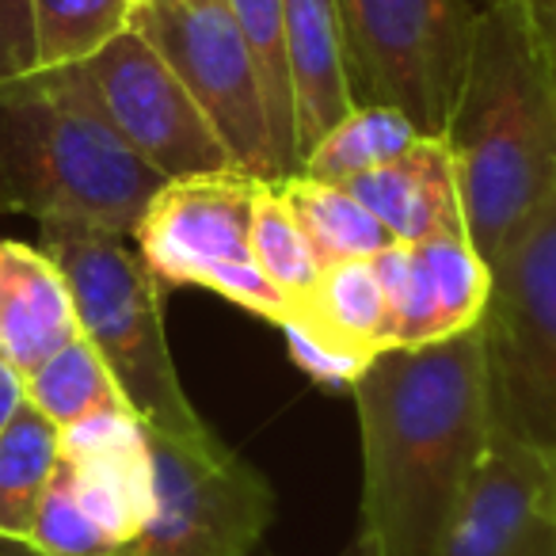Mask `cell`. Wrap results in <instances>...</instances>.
<instances>
[{"mask_svg":"<svg viewBox=\"0 0 556 556\" xmlns=\"http://www.w3.org/2000/svg\"><path fill=\"white\" fill-rule=\"evenodd\" d=\"M149 457L153 510L115 556H248L260 545L275 492L237 450L217 434L176 442L149 431Z\"/></svg>","mask_w":556,"mask_h":556,"instance_id":"cell-9","label":"cell"},{"mask_svg":"<svg viewBox=\"0 0 556 556\" xmlns=\"http://www.w3.org/2000/svg\"><path fill=\"white\" fill-rule=\"evenodd\" d=\"M0 556H42L39 548H31L27 541H16V538H0Z\"/></svg>","mask_w":556,"mask_h":556,"instance_id":"cell-29","label":"cell"},{"mask_svg":"<svg viewBox=\"0 0 556 556\" xmlns=\"http://www.w3.org/2000/svg\"><path fill=\"white\" fill-rule=\"evenodd\" d=\"M427 134L416 130L404 111L386 103H355L309 153L302 156L294 176H309L320 184H348V179L393 164Z\"/></svg>","mask_w":556,"mask_h":556,"instance_id":"cell-17","label":"cell"},{"mask_svg":"<svg viewBox=\"0 0 556 556\" xmlns=\"http://www.w3.org/2000/svg\"><path fill=\"white\" fill-rule=\"evenodd\" d=\"M374 275H378L381 294H386L389 351L442 343L439 313H434V290L416 244H393L381 255H374Z\"/></svg>","mask_w":556,"mask_h":556,"instance_id":"cell-24","label":"cell"},{"mask_svg":"<svg viewBox=\"0 0 556 556\" xmlns=\"http://www.w3.org/2000/svg\"><path fill=\"white\" fill-rule=\"evenodd\" d=\"M363 541L374 556H439L492 439L480 328L374 355L355 381Z\"/></svg>","mask_w":556,"mask_h":556,"instance_id":"cell-1","label":"cell"},{"mask_svg":"<svg viewBox=\"0 0 556 556\" xmlns=\"http://www.w3.org/2000/svg\"><path fill=\"white\" fill-rule=\"evenodd\" d=\"M248 248H252V260H255V267L263 270V278H267L270 287H275V294L287 302V325H282V332H287V328L313 305L325 267L317 263L309 240L298 229L290 206L282 202L278 184H263V179L255 184Z\"/></svg>","mask_w":556,"mask_h":556,"instance_id":"cell-18","label":"cell"},{"mask_svg":"<svg viewBox=\"0 0 556 556\" xmlns=\"http://www.w3.org/2000/svg\"><path fill=\"white\" fill-rule=\"evenodd\" d=\"M134 4H138V0H134Z\"/></svg>","mask_w":556,"mask_h":556,"instance_id":"cell-31","label":"cell"},{"mask_svg":"<svg viewBox=\"0 0 556 556\" xmlns=\"http://www.w3.org/2000/svg\"><path fill=\"white\" fill-rule=\"evenodd\" d=\"M58 462L62 431L24 401L0 434V538L27 541Z\"/></svg>","mask_w":556,"mask_h":556,"instance_id":"cell-19","label":"cell"},{"mask_svg":"<svg viewBox=\"0 0 556 556\" xmlns=\"http://www.w3.org/2000/svg\"><path fill=\"white\" fill-rule=\"evenodd\" d=\"M35 70L31 0H0V80Z\"/></svg>","mask_w":556,"mask_h":556,"instance_id":"cell-26","label":"cell"},{"mask_svg":"<svg viewBox=\"0 0 556 556\" xmlns=\"http://www.w3.org/2000/svg\"><path fill=\"white\" fill-rule=\"evenodd\" d=\"M260 179L240 172L164 179L149 199L134 244L156 287H202L270 325H287V302L275 294L248 248L252 191Z\"/></svg>","mask_w":556,"mask_h":556,"instance_id":"cell-7","label":"cell"},{"mask_svg":"<svg viewBox=\"0 0 556 556\" xmlns=\"http://www.w3.org/2000/svg\"><path fill=\"white\" fill-rule=\"evenodd\" d=\"M522 4H526V20H530L541 73H545V85L556 103V0H522Z\"/></svg>","mask_w":556,"mask_h":556,"instance_id":"cell-27","label":"cell"},{"mask_svg":"<svg viewBox=\"0 0 556 556\" xmlns=\"http://www.w3.org/2000/svg\"><path fill=\"white\" fill-rule=\"evenodd\" d=\"M80 336L70 282L42 248L0 237V358L31 374Z\"/></svg>","mask_w":556,"mask_h":556,"instance_id":"cell-13","label":"cell"},{"mask_svg":"<svg viewBox=\"0 0 556 556\" xmlns=\"http://www.w3.org/2000/svg\"><path fill=\"white\" fill-rule=\"evenodd\" d=\"M244 35L260 73L263 108H267L270 149H275L278 176L298 172V134H294V80L287 58V27H282V0H225Z\"/></svg>","mask_w":556,"mask_h":556,"instance_id":"cell-20","label":"cell"},{"mask_svg":"<svg viewBox=\"0 0 556 556\" xmlns=\"http://www.w3.org/2000/svg\"><path fill=\"white\" fill-rule=\"evenodd\" d=\"M355 556H374V553H370V548H366V545H363V541H358V548H355Z\"/></svg>","mask_w":556,"mask_h":556,"instance_id":"cell-30","label":"cell"},{"mask_svg":"<svg viewBox=\"0 0 556 556\" xmlns=\"http://www.w3.org/2000/svg\"><path fill=\"white\" fill-rule=\"evenodd\" d=\"M24 401H27L24 396V374H20L9 358H0V434L9 431L12 416H16V408Z\"/></svg>","mask_w":556,"mask_h":556,"instance_id":"cell-28","label":"cell"},{"mask_svg":"<svg viewBox=\"0 0 556 556\" xmlns=\"http://www.w3.org/2000/svg\"><path fill=\"white\" fill-rule=\"evenodd\" d=\"M164 187L96 103L80 65L0 80V217L134 237Z\"/></svg>","mask_w":556,"mask_h":556,"instance_id":"cell-3","label":"cell"},{"mask_svg":"<svg viewBox=\"0 0 556 556\" xmlns=\"http://www.w3.org/2000/svg\"><path fill=\"white\" fill-rule=\"evenodd\" d=\"M62 465L85 515L115 553L138 538L153 510V457L149 431L134 412H100L65 427Z\"/></svg>","mask_w":556,"mask_h":556,"instance_id":"cell-12","label":"cell"},{"mask_svg":"<svg viewBox=\"0 0 556 556\" xmlns=\"http://www.w3.org/2000/svg\"><path fill=\"white\" fill-rule=\"evenodd\" d=\"M27 545L42 556H115V545L100 533V526L85 515L77 492H73L70 469L58 462L54 480L39 503V515L27 533Z\"/></svg>","mask_w":556,"mask_h":556,"instance_id":"cell-25","label":"cell"},{"mask_svg":"<svg viewBox=\"0 0 556 556\" xmlns=\"http://www.w3.org/2000/svg\"><path fill=\"white\" fill-rule=\"evenodd\" d=\"M24 396L58 431L80 424L88 416H100V412H130L118 381L111 378L108 363H103L100 351L85 336L65 343L39 370L27 374Z\"/></svg>","mask_w":556,"mask_h":556,"instance_id":"cell-21","label":"cell"},{"mask_svg":"<svg viewBox=\"0 0 556 556\" xmlns=\"http://www.w3.org/2000/svg\"><path fill=\"white\" fill-rule=\"evenodd\" d=\"M439 556H556V462L492 424Z\"/></svg>","mask_w":556,"mask_h":556,"instance_id":"cell-11","label":"cell"},{"mask_svg":"<svg viewBox=\"0 0 556 556\" xmlns=\"http://www.w3.org/2000/svg\"><path fill=\"white\" fill-rule=\"evenodd\" d=\"M130 27L168 62L210 118L232 168L278 184L255 58L225 0H138Z\"/></svg>","mask_w":556,"mask_h":556,"instance_id":"cell-8","label":"cell"},{"mask_svg":"<svg viewBox=\"0 0 556 556\" xmlns=\"http://www.w3.org/2000/svg\"><path fill=\"white\" fill-rule=\"evenodd\" d=\"M282 202L294 214L298 229L305 232L320 267L351 260H374L386 248H393V232L340 184H320L309 176L278 179Z\"/></svg>","mask_w":556,"mask_h":556,"instance_id":"cell-16","label":"cell"},{"mask_svg":"<svg viewBox=\"0 0 556 556\" xmlns=\"http://www.w3.org/2000/svg\"><path fill=\"white\" fill-rule=\"evenodd\" d=\"M290 80H294V134L302 156L355 108L343 65L336 0H282Z\"/></svg>","mask_w":556,"mask_h":556,"instance_id":"cell-15","label":"cell"},{"mask_svg":"<svg viewBox=\"0 0 556 556\" xmlns=\"http://www.w3.org/2000/svg\"><path fill=\"white\" fill-rule=\"evenodd\" d=\"M355 103H386L442 138L462 92L477 4L469 0H336Z\"/></svg>","mask_w":556,"mask_h":556,"instance_id":"cell-6","label":"cell"},{"mask_svg":"<svg viewBox=\"0 0 556 556\" xmlns=\"http://www.w3.org/2000/svg\"><path fill=\"white\" fill-rule=\"evenodd\" d=\"M134 0H31L35 70H65L100 54L130 27Z\"/></svg>","mask_w":556,"mask_h":556,"instance_id":"cell-22","label":"cell"},{"mask_svg":"<svg viewBox=\"0 0 556 556\" xmlns=\"http://www.w3.org/2000/svg\"><path fill=\"white\" fill-rule=\"evenodd\" d=\"M42 252L70 282L80 336L100 351L130 412L156 434L176 442H210L214 431L191 408L179 386L164 332L161 287L126 237L92 225H39Z\"/></svg>","mask_w":556,"mask_h":556,"instance_id":"cell-4","label":"cell"},{"mask_svg":"<svg viewBox=\"0 0 556 556\" xmlns=\"http://www.w3.org/2000/svg\"><path fill=\"white\" fill-rule=\"evenodd\" d=\"M480 340L492 424L556 462V194L488 263Z\"/></svg>","mask_w":556,"mask_h":556,"instance_id":"cell-5","label":"cell"},{"mask_svg":"<svg viewBox=\"0 0 556 556\" xmlns=\"http://www.w3.org/2000/svg\"><path fill=\"white\" fill-rule=\"evenodd\" d=\"M111 130L164 179L237 172L210 118L134 27L80 62Z\"/></svg>","mask_w":556,"mask_h":556,"instance_id":"cell-10","label":"cell"},{"mask_svg":"<svg viewBox=\"0 0 556 556\" xmlns=\"http://www.w3.org/2000/svg\"><path fill=\"white\" fill-rule=\"evenodd\" d=\"M442 141L454 161L465 232L480 260L495 263L556 194V103L522 0H484L477 9Z\"/></svg>","mask_w":556,"mask_h":556,"instance_id":"cell-2","label":"cell"},{"mask_svg":"<svg viewBox=\"0 0 556 556\" xmlns=\"http://www.w3.org/2000/svg\"><path fill=\"white\" fill-rule=\"evenodd\" d=\"M340 187H348L393 232L396 244H419V240L442 237V232H465L454 161H450L442 138H419L393 164L363 172Z\"/></svg>","mask_w":556,"mask_h":556,"instance_id":"cell-14","label":"cell"},{"mask_svg":"<svg viewBox=\"0 0 556 556\" xmlns=\"http://www.w3.org/2000/svg\"><path fill=\"white\" fill-rule=\"evenodd\" d=\"M416 252L431 278L442 340H454V336L477 328L484 317L488 290H492V270L480 260L472 240L465 232H442V237L419 240Z\"/></svg>","mask_w":556,"mask_h":556,"instance_id":"cell-23","label":"cell"}]
</instances>
